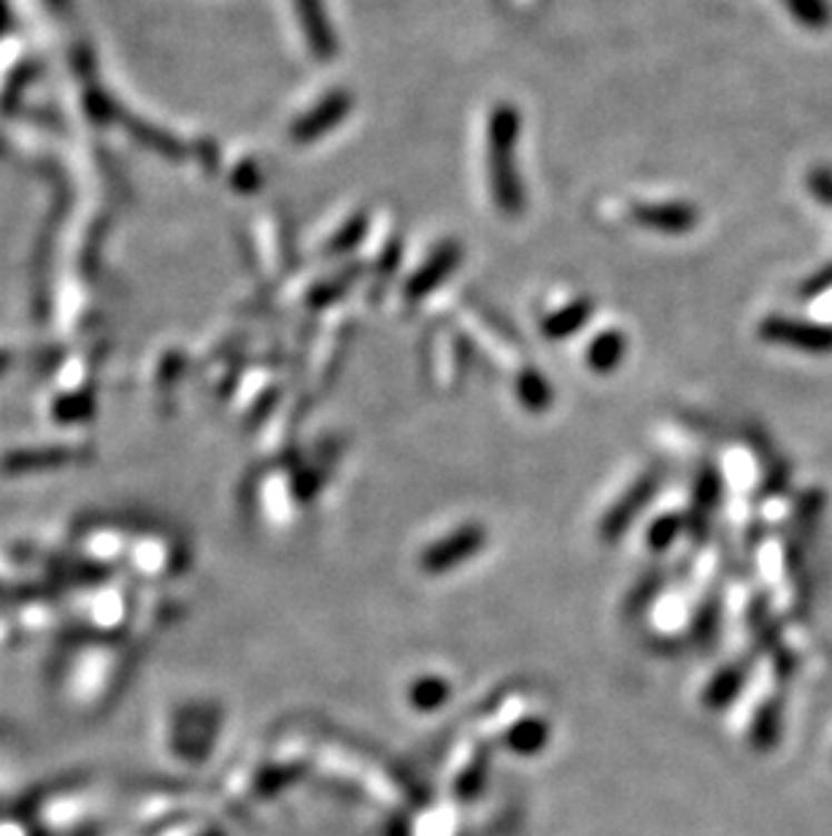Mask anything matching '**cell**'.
Listing matches in <instances>:
<instances>
[{"label": "cell", "instance_id": "2", "mask_svg": "<svg viewBox=\"0 0 832 836\" xmlns=\"http://www.w3.org/2000/svg\"><path fill=\"white\" fill-rule=\"evenodd\" d=\"M786 11L794 17V22L809 30H828L832 24V3L830 0H781Z\"/></svg>", "mask_w": 832, "mask_h": 836}, {"label": "cell", "instance_id": "3", "mask_svg": "<svg viewBox=\"0 0 832 836\" xmlns=\"http://www.w3.org/2000/svg\"><path fill=\"white\" fill-rule=\"evenodd\" d=\"M646 223L657 225V228H667V230H684L695 223L690 209H681V206H662V209H648L646 212Z\"/></svg>", "mask_w": 832, "mask_h": 836}, {"label": "cell", "instance_id": "1", "mask_svg": "<svg viewBox=\"0 0 832 836\" xmlns=\"http://www.w3.org/2000/svg\"><path fill=\"white\" fill-rule=\"evenodd\" d=\"M760 333L767 338V342L786 344V347H798V350H809V352L832 350V328H824V325H816V323L771 317L762 323Z\"/></svg>", "mask_w": 832, "mask_h": 836}, {"label": "cell", "instance_id": "4", "mask_svg": "<svg viewBox=\"0 0 832 836\" xmlns=\"http://www.w3.org/2000/svg\"><path fill=\"white\" fill-rule=\"evenodd\" d=\"M816 285H809V287H803V295H816V293H822L824 291V287H830L832 285V268H830V272H824V274H819L816 276Z\"/></svg>", "mask_w": 832, "mask_h": 836}]
</instances>
